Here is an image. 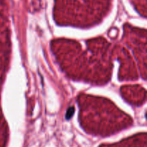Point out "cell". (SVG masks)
<instances>
[{
	"mask_svg": "<svg viewBox=\"0 0 147 147\" xmlns=\"http://www.w3.org/2000/svg\"><path fill=\"white\" fill-rule=\"evenodd\" d=\"M74 107H70L69 108V109L67 110V113H66V119H70V118L72 117V116L73 115V113H74Z\"/></svg>",
	"mask_w": 147,
	"mask_h": 147,
	"instance_id": "6da1fadb",
	"label": "cell"
}]
</instances>
